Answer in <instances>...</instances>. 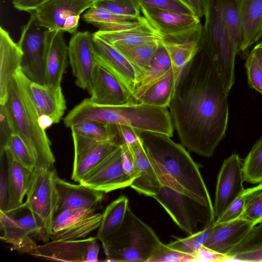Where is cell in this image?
<instances>
[{
    "mask_svg": "<svg viewBox=\"0 0 262 262\" xmlns=\"http://www.w3.org/2000/svg\"><path fill=\"white\" fill-rule=\"evenodd\" d=\"M229 93L200 48L182 70L168 107L181 143L189 151L212 157L227 128Z\"/></svg>",
    "mask_w": 262,
    "mask_h": 262,
    "instance_id": "1",
    "label": "cell"
},
{
    "mask_svg": "<svg viewBox=\"0 0 262 262\" xmlns=\"http://www.w3.org/2000/svg\"><path fill=\"white\" fill-rule=\"evenodd\" d=\"M151 162L174 190L213 209L199 167L183 146L160 133L139 131Z\"/></svg>",
    "mask_w": 262,
    "mask_h": 262,
    "instance_id": "2",
    "label": "cell"
},
{
    "mask_svg": "<svg viewBox=\"0 0 262 262\" xmlns=\"http://www.w3.org/2000/svg\"><path fill=\"white\" fill-rule=\"evenodd\" d=\"M94 121L106 124L124 125L139 131L173 136L174 126L167 107L142 103L120 105L97 104L90 98L83 100L63 118L67 127L78 123Z\"/></svg>",
    "mask_w": 262,
    "mask_h": 262,
    "instance_id": "3",
    "label": "cell"
},
{
    "mask_svg": "<svg viewBox=\"0 0 262 262\" xmlns=\"http://www.w3.org/2000/svg\"><path fill=\"white\" fill-rule=\"evenodd\" d=\"M3 108L11 132L18 135L28 147L35 168H54L55 159L46 129L39 124L37 112L20 81L14 76Z\"/></svg>",
    "mask_w": 262,
    "mask_h": 262,
    "instance_id": "4",
    "label": "cell"
},
{
    "mask_svg": "<svg viewBox=\"0 0 262 262\" xmlns=\"http://www.w3.org/2000/svg\"><path fill=\"white\" fill-rule=\"evenodd\" d=\"M204 16L201 48L213 62L229 93L235 82V59L239 51L228 35L223 17L222 0H204Z\"/></svg>",
    "mask_w": 262,
    "mask_h": 262,
    "instance_id": "5",
    "label": "cell"
},
{
    "mask_svg": "<svg viewBox=\"0 0 262 262\" xmlns=\"http://www.w3.org/2000/svg\"><path fill=\"white\" fill-rule=\"evenodd\" d=\"M161 243L154 230L128 207L121 226L102 247L107 261L148 262Z\"/></svg>",
    "mask_w": 262,
    "mask_h": 262,
    "instance_id": "6",
    "label": "cell"
},
{
    "mask_svg": "<svg viewBox=\"0 0 262 262\" xmlns=\"http://www.w3.org/2000/svg\"><path fill=\"white\" fill-rule=\"evenodd\" d=\"M173 222L188 235L215 222L213 209L160 183L158 194L153 197Z\"/></svg>",
    "mask_w": 262,
    "mask_h": 262,
    "instance_id": "7",
    "label": "cell"
},
{
    "mask_svg": "<svg viewBox=\"0 0 262 262\" xmlns=\"http://www.w3.org/2000/svg\"><path fill=\"white\" fill-rule=\"evenodd\" d=\"M57 174L54 168H35L26 193L25 206L43 225L50 239L52 223L58 207L55 185Z\"/></svg>",
    "mask_w": 262,
    "mask_h": 262,
    "instance_id": "8",
    "label": "cell"
},
{
    "mask_svg": "<svg viewBox=\"0 0 262 262\" xmlns=\"http://www.w3.org/2000/svg\"><path fill=\"white\" fill-rule=\"evenodd\" d=\"M22 28L18 45L23 52L20 69L31 81L46 84L45 30L39 24L35 11Z\"/></svg>",
    "mask_w": 262,
    "mask_h": 262,
    "instance_id": "9",
    "label": "cell"
},
{
    "mask_svg": "<svg viewBox=\"0 0 262 262\" xmlns=\"http://www.w3.org/2000/svg\"><path fill=\"white\" fill-rule=\"evenodd\" d=\"M98 0H48L34 11L39 25L49 30L77 32L81 14Z\"/></svg>",
    "mask_w": 262,
    "mask_h": 262,
    "instance_id": "10",
    "label": "cell"
},
{
    "mask_svg": "<svg viewBox=\"0 0 262 262\" xmlns=\"http://www.w3.org/2000/svg\"><path fill=\"white\" fill-rule=\"evenodd\" d=\"M96 237L72 241H53L37 246L31 255L63 261H97L99 246Z\"/></svg>",
    "mask_w": 262,
    "mask_h": 262,
    "instance_id": "11",
    "label": "cell"
},
{
    "mask_svg": "<svg viewBox=\"0 0 262 262\" xmlns=\"http://www.w3.org/2000/svg\"><path fill=\"white\" fill-rule=\"evenodd\" d=\"M242 166L237 153H232L222 164L217 179L213 205L216 220L245 190Z\"/></svg>",
    "mask_w": 262,
    "mask_h": 262,
    "instance_id": "12",
    "label": "cell"
},
{
    "mask_svg": "<svg viewBox=\"0 0 262 262\" xmlns=\"http://www.w3.org/2000/svg\"><path fill=\"white\" fill-rule=\"evenodd\" d=\"M74 159L71 178L79 183L92 170L119 147L113 140L97 141L72 132Z\"/></svg>",
    "mask_w": 262,
    "mask_h": 262,
    "instance_id": "13",
    "label": "cell"
},
{
    "mask_svg": "<svg viewBox=\"0 0 262 262\" xmlns=\"http://www.w3.org/2000/svg\"><path fill=\"white\" fill-rule=\"evenodd\" d=\"M33 102L39 117L50 119L53 124L60 122L67 108L61 86L40 84L29 79L21 69L15 74Z\"/></svg>",
    "mask_w": 262,
    "mask_h": 262,
    "instance_id": "14",
    "label": "cell"
},
{
    "mask_svg": "<svg viewBox=\"0 0 262 262\" xmlns=\"http://www.w3.org/2000/svg\"><path fill=\"white\" fill-rule=\"evenodd\" d=\"M68 56L76 84L89 92L96 66L93 33L83 31L73 34L68 45Z\"/></svg>",
    "mask_w": 262,
    "mask_h": 262,
    "instance_id": "15",
    "label": "cell"
},
{
    "mask_svg": "<svg viewBox=\"0 0 262 262\" xmlns=\"http://www.w3.org/2000/svg\"><path fill=\"white\" fill-rule=\"evenodd\" d=\"M133 180L122 167L119 147L89 172L80 182L84 186L104 193L130 186Z\"/></svg>",
    "mask_w": 262,
    "mask_h": 262,
    "instance_id": "16",
    "label": "cell"
},
{
    "mask_svg": "<svg viewBox=\"0 0 262 262\" xmlns=\"http://www.w3.org/2000/svg\"><path fill=\"white\" fill-rule=\"evenodd\" d=\"M96 64L111 73L133 95L137 72L128 60L112 45L93 33Z\"/></svg>",
    "mask_w": 262,
    "mask_h": 262,
    "instance_id": "17",
    "label": "cell"
},
{
    "mask_svg": "<svg viewBox=\"0 0 262 262\" xmlns=\"http://www.w3.org/2000/svg\"><path fill=\"white\" fill-rule=\"evenodd\" d=\"M89 93L92 101L101 105H120L137 102L128 90L111 73L98 64L95 68Z\"/></svg>",
    "mask_w": 262,
    "mask_h": 262,
    "instance_id": "18",
    "label": "cell"
},
{
    "mask_svg": "<svg viewBox=\"0 0 262 262\" xmlns=\"http://www.w3.org/2000/svg\"><path fill=\"white\" fill-rule=\"evenodd\" d=\"M203 26L179 35L163 38L161 42L169 55L175 83L184 67L201 48Z\"/></svg>",
    "mask_w": 262,
    "mask_h": 262,
    "instance_id": "19",
    "label": "cell"
},
{
    "mask_svg": "<svg viewBox=\"0 0 262 262\" xmlns=\"http://www.w3.org/2000/svg\"><path fill=\"white\" fill-rule=\"evenodd\" d=\"M140 4L143 16L163 37L179 35L201 24L196 15L171 12Z\"/></svg>",
    "mask_w": 262,
    "mask_h": 262,
    "instance_id": "20",
    "label": "cell"
},
{
    "mask_svg": "<svg viewBox=\"0 0 262 262\" xmlns=\"http://www.w3.org/2000/svg\"><path fill=\"white\" fill-rule=\"evenodd\" d=\"M58 194L56 213L67 209H96L103 200L104 192L81 184H73L58 177L55 179Z\"/></svg>",
    "mask_w": 262,
    "mask_h": 262,
    "instance_id": "21",
    "label": "cell"
},
{
    "mask_svg": "<svg viewBox=\"0 0 262 262\" xmlns=\"http://www.w3.org/2000/svg\"><path fill=\"white\" fill-rule=\"evenodd\" d=\"M46 84L61 86L62 76L67 66L68 46L63 32L46 29Z\"/></svg>",
    "mask_w": 262,
    "mask_h": 262,
    "instance_id": "22",
    "label": "cell"
},
{
    "mask_svg": "<svg viewBox=\"0 0 262 262\" xmlns=\"http://www.w3.org/2000/svg\"><path fill=\"white\" fill-rule=\"evenodd\" d=\"M254 226L242 217L225 223L215 222L214 229L204 246L227 257L229 252L245 238Z\"/></svg>",
    "mask_w": 262,
    "mask_h": 262,
    "instance_id": "23",
    "label": "cell"
},
{
    "mask_svg": "<svg viewBox=\"0 0 262 262\" xmlns=\"http://www.w3.org/2000/svg\"><path fill=\"white\" fill-rule=\"evenodd\" d=\"M23 52L9 33L0 28V105L5 103L10 83L20 69Z\"/></svg>",
    "mask_w": 262,
    "mask_h": 262,
    "instance_id": "24",
    "label": "cell"
},
{
    "mask_svg": "<svg viewBox=\"0 0 262 262\" xmlns=\"http://www.w3.org/2000/svg\"><path fill=\"white\" fill-rule=\"evenodd\" d=\"M128 146L139 173L130 187L139 194L153 198L158 194L160 183L140 136L136 142Z\"/></svg>",
    "mask_w": 262,
    "mask_h": 262,
    "instance_id": "25",
    "label": "cell"
},
{
    "mask_svg": "<svg viewBox=\"0 0 262 262\" xmlns=\"http://www.w3.org/2000/svg\"><path fill=\"white\" fill-rule=\"evenodd\" d=\"M241 24L240 51L262 39V0H238Z\"/></svg>",
    "mask_w": 262,
    "mask_h": 262,
    "instance_id": "26",
    "label": "cell"
},
{
    "mask_svg": "<svg viewBox=\"0 0 262 262\" xmlns=\"http://www.w3.org/2000/svg\"><path fill=\"white\" fill-rule=\"evenodd\" d=\"M94 34L114 47L156 43L163 39L162 36L145 17L141 24L132 29L122 31L98 30Z\"/></svg>",
    "mask_w": 262,
    "mask_h": 262,
    "instance_id": "27",
    "label": "cell"
},
{
    "mask_svg": "<svg viewBox=\"0 0 262 262\" xmlns=\"http://www.w3.org/2000/svg\"><path fill=\"white\" fill-rule=\"evenodd\" d=\"M5 157L9 190V211H11L24 204L33 171L18 162L8 148L5 149Z\"/></svg>",
    "mask_w": 262,
    "mask_h": 262,
    "instance_id": "28",
    "label": "cell"
},
{
    "mask_svg": "<svg viewBox=\"0 0 262 262\" xmlns=\"http://www.w3.org/2000/svg\"><path fill=\"white\" fill-rule=\"evenodd\" d=\"M0 238L20 253H31L37 247L33 240L18 224L14 211H0Z\"/></svg>",
    "mask_w": 262,
    "mask_h": 262,
    "instance_id": "29",
    "label": "cell"
},
{
    "mask_svg": "<svg viewBox=\"0 0 262 262\" xmlns=\"http://www.w3.org/2000/svg\"><path fill=\"white\" fill-rule=\"evenodd\" d=\"M171 68V63L169 55L161 41L148 67L144 71L138 81L133 93L136 102L150 86L161 79Z\"/></svg>",
    "mask_w": 262,
    "mask_h": 262,
    "instance_id": "30",
    "label": "cell"
},
{
    "mask_svg": "<svg viewBox=\"0 0 262 262\" xmlns=\"http://www.w3.org/2000/svg\"><path fill=\"white\" fill-rule=\"evenodd\" d=\"M128 207V199L125 195L119 196L107 206L96 236L102 245L120 227Z\"/></svg>",
    "mask_w": 262,
    "mask_h": 262,
    "instance_id": "31",
    "label": "cell"
},
{
    "mask_svg": "<svg viewBox=\"0 0 262 262\" xmlns=\"http://www.w3.org/2000/svg\"><path fill=\"white\" fill-rule=\"evenodd\" d=\"M227 257L228 260L262 261V222L254 225Z\"/></svg>",
    "mask_w": 262,
    "mask_h": 262,
    "instance_id": "32",
    "label": "cell"
},
{
    "mask_svg": "<svg viewBox=\"0 0 262 262\" xmlns=\"http://www.w3.org/2000/svg\"><path fill=\"white\" fill-rule=\"evenodd\" d=\"M176 83L171 68L161 79L155 82L137 100L155 106L168 107L172 97Z\"/></svg>",
    "mask_w": 262,
    "mask_h": 262,
    "instance_id": "33",
    "label": "cell"
},
{
    "mask_svg": "<svg viewBox=\"0 0 262 262\" xmlns=\"http://www.w3.org/2000/svg\"><path fill=\"white\" fill-rule=\"evenodd\" d=\"M102 216V213L94 212L79 219L64 228L52 232L50 235V240L72 241L83 238L99 228Z\"/></svg>",
    "mask_w": 262,
    "mask_h": 262,
    "instance_id": "34",
    "label": "cell"
},
{
    "mask_svg": "<svg viewBox=\"0 0 262 262\" xmlns=\"http://www.w3.org/2000/svg\"><path fill=\"white\" fill-rule=\"evenodd\" d=\"M161 41L131 46L113 47L134 67L137 74L138 83L144 71L148 67Z\"/></svg>",
    "mask_w": 262,
    "mask_h": 262,
    "instance_id": "35",
    "label": "cell"
},
{
    "mask_svg": "<svg viewBox=\"0 0 262 262\" xmlns=\"http://www.w3.org/2000/svg\"><path fill=\"white\" fill-rule=\"evenodd\" d=\"M71 129L72 132L81 136L97 141L113 140L118 143L115 125L86 121L73 125Z\"/></svg>",
    "mask_w": 262,
    "mask_h": 262,
    "instance_id": "36",
    "label": "cell"
},
{
    "mask_svg": "<svg viewBox=\"0 0 262 262\" xmlns=\"http://www.w3.org/2000/svg\"><path fill=\"white\" fill-rule=\"evenodd\" d=\"M242 168L244 181L253 184L262 182V136L245 158Z\"/></svg>",
    "mask_w": 262,
    "mask_h": 262,
    "instance_id": "37",
    "label": "cell"
},
{
    "mask_svg": "<svg viewBox=\"0 0 262 262\" xmlns=\"http://www.w3.org/2000/svg\"><path fill=\"white\" fill-rule=\"evenodd\" d=\"M244 200V210L241 217L254 225L262 222V182L253 187L245 189L241 194Z\"/></svg>",
    "mask_w": 262,
    "mask_h": 262,
    "instance_id": "38",
    "label": "cell"
},
{
    "mask_svg": "<svg viewBox=\"0 0 262 262\" xmlns=\"http://www.w3.org/2000/svg\"><path fill=\"white\" fill-rule=\"evenodd\" d=\"M225 26L229 37L239 51L241 46V24L238 0H222Z\"/></svg>",
    "mask_w": 262,
    "mask_h": 262,
    "instance_id": "39",
    "label": "cell"
},
{
    "mask_svg": "<svg viewBox=\"0 0 262 262\" xmlns=\"http://www.w3.org/2000/svg\"><path fill=\"white\" fill-rule=\"evenodd\" d=\"M214 228V223L186 237H176V240L167 245L177 250L194 255L199 248L203 246L208 239Z\"/></svg>",
    "mask_w": 262,
    "mask_h": 262,
    "instance_id": "40",
    "label": "cell"
},
{
    "mask_svg": "<svg viewBox=\"0 0 262 262\" xmlns=\"http://www.w3.org/2000/svg\"><path fill=\"white\" fill-rule=\"evenodd\" d=\"M83 20L99 29L107 25L138 19L129 16L115 14L107 9L95 6L82 15Z\"/></svg>",
    "mask_w": 262,
    "mask_h": 262,
    "instance_id": "41",
    "label": "cell"
},
{
    "mask_svg": "<svg viewBox=\"0 0 262 262\" xmlns=\"http://www.w3.org/2000/svg\"><path fill=\"white\" fill-rule=\"evenodd\" d=\"M28 209V208H27ZM14 211L15 216L20 226L35 241H42L47 243L50 240L43 224L28 209L26 213H21L20 207Z\"/></svg>",
    "mask_w": 262,
    "mask_h": 262,
    "instance_id": "42",
    "label": "cell"
},
{
    "mask_svg": "<svg viewBox=\"0 0 262 262\" xmlns=\"http://www.w3.org/2000/svg\"><path fill=\"white\" fill-rule=\"evenodd\" d=\"M95 6L105 8L118 15L135 18L142 16L139 0H98Z\"/></svg>",
    "mask_w": 262,
    "mask_h": 262,
    "instance_id": "43",
    "label": "cell"
},
{
    "mask_svg": "<svg viewBox=\"0 0 262 262\" xmlns=\"http://www.w3.org/2000/svg\"><path fill=\"white\" fill-rule=\"evenodd\" d=\"M6 148L10 150L14 158L21 164L34 170L35 165L33 159L26 144L18 135L14 133L10 135Z\"/></svg>",
    "mask_w": 262,
    "mask_h": 262,
    "instance_id": "44",
    "label": "cell"
},
{
    "mask_svg": "<svg viewBox=\"0 0 262 262\" xmlns=\"http://www.w3.org/2000/svg\"><path fill=\"white\" fill-rule=\"evenodd\" d=\"M195 256L168 247L162 242L154 250L148 262L194 261Z\"/></svg>",
    "mask_w": 262,
    "mask_h": 262,
    "instance_id": "45",
    "label": "cell"
},
{
    "mask_svg": "<svg viewBox=\"0 0 262 262\" xmlns=\"http://www.w3.org/2000/svg\"><path fill=\"white\" fill-rule=\"evenodd\" d=\"M95 211V209H77L60 211L54 217L52 232L61 230L76 221L94 213Z\"/></svg>",
    "mask_w": 262,
    "mask_h": 262,
    "instance_id": "46",
    "label": "cell"
},
{
    "mask_svg": "<svg viewBox=\"0 0 262 262\" xmlns=\"http://www.w3.org/2000/svg\"><path fill=\"white\" fill-rule=\"evenodd\" d=\"M140 4L164 11L187 14L196 15L189 4L181 0H139Z\"/></svg>",
    "mask_w": 262,
    "mask_h": 262,
    "instance_id": "47",
    "label": "cell"
},
{
    "mask_svg": "<svg viewBox=\"0 0 262 262\" xmlns=\"http://www.w3.org/2000/svg\"><path fill=\"white\" fill-rule=\"evenodd\" d=\"M245 68L249 87L262 95V71L252 51L246 58Z\"/></svg>",
    "mask_w": 262,
    "mask_h": 262,
    "instance_id": "48",
    "label": "cell"
},
{
    "mask_svg": "<svg viewBox=\"0 0 262 262\" xmlns=\"http://www.w3.org/2000/svg\"><path fill=\"white\" fill-rule=\"evenodd\" d=\"M0 211H9V190L5 153L1 156Z\"/></svg>",
    "mask_w": 262,
    "mask_h": 262,
    "instance_id": "49",
    "label": "cell"
},
{
    "mask_svg": "<svg viewBox=\"0 0 262 262\" xmlns=\"http://www.w3.org/2000/svg\"><path fill=\"white\" fill-rule=\"evenodd\" d=\"M244 210V200L241 194L225 210L222 214L215 220L218 223H225L241 218Z\"/></svg>",
    "mask_w": 262,
    "mask_h": 262,
    "instance_id": "50",
    "label": "cell"
},
{
    "mask_svg": "<svg viewBox=\"0 0 262 262\" xmlns=\"http://www.w3.org/2000/svg\"><path fill=\"white\" fill-rule=\"evenodd\" d=\"M119 145L121 149L123 169L125 173L133 182L139 177V173L135 165L133 156L127 144L121 143Z\"/></svg>",
    "mask_w": 262,
    "mask_h": 262,
    "instance_id": "51",
    "label": "cell"
},
{
    "mask_svg": "<svg viewBox=\"0 0 262 262\" xmlns=\"http://www.w3.org/2000/svg\"><path fill=\"white\" fill-rule=\"evenodd\" d=\"M118 144L125 143L130 145L139 137V130L124 125H115Z\"/></svg>",
    "mask_w": 262,
    "mask_h": 262,
    "instance_id": "52",
    "label": "cell"
},
{
    "mask_svg": "<svg viewBox=\"0 0 262 262\" xmlns=\"http://www.w3.org/2000/svg\"><path fill=\"white\" fill-rule=\"evenodd\" d=\"M194 261H223L228 258L205 246H201L195 254Z\"/></svg>",
    "mask_w": 262,
    "mask_h": 262,
    "instance_id": "53",
    "label": "cell"
},
{
    "mask_svg": "<svg viewBox=\"0 0 262 262\" xmlns=\"http://www.w3.org/2000/svg\"><path fill=\"white\" fill-rule=\"evenodd\" d=\"M1 148L0 156L5 154L8 139L12 134L10 129L5 112L1 106Z\"/></svg>",
    "mask_w": 262,
    "mask_h": 262,
    "instance_id": "54",
    "label": "cell"
},
{
    "mask_svg": "<svg viewBox=\"0 0 262 262\" xmlns=\"http://www.w3.org/2000/svg\"><path fill=\"white\" fill-rule=\"evenodd\" d=\"M48 0H12L14 7L19 11L29 12Z\"/></svg>",
    "mask_w": 262,
    "mask_h": 262,
    "instance_id": "55",
    "label": "cell"
},
{
    "mask_svg": "<svg viewBox=\"0 0 262 262\" xmlns=\"http://www.w3.org/2000/svg\"><path fill=\"white\" fill-rule=\"evenodd\" d=\"M196 15L200 18L204 16V0H188Z\"/></svg>",
    "mask_w": 262,
    "mask_h": 262,
    "instance_id": "56",
    "label": "cell"
},
{
    "mask_svg": "<svg viewBox=\"0 0 262 262\" xmlns=\"http://www.w3.org/2000/svg\"><path fill=\"white\" fill-rule=\"evenodd\" d=\"M251 51L253 52L262 71V41L257 43Z\"/></svg>",
    "mask_w": 262,
    "mask_h": 262,
    "instance_id": "57",
    "label": "cell"
},
{
    "mask_svg": "<svg viewBox=\"0 0 262 262\" xmlns=\"http://www.w3.org/2000/svg\"><path fill=\"white\" fill-rule=\"evenodd\" d=\"M181 1H182L183 2H184L186 3L190 4L188 0H181Z\"/></svg>",
    "mask_w": 262,
    "mask_h": 262,
    "instance_id": "58",
    "label": "cell"
}]
</instances>
